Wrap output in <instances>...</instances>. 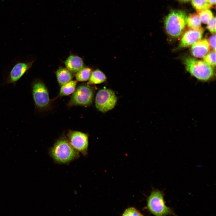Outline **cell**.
<instances>
[{
	"instance_id": "cell-14",
	"label": "cell",
	"mask_w": 216,
	"mask_h": 216,
	"mask_svg": "<svg viewBox=\"0 0 216 216\" xmlns=\"http://www.w3.org/2000/svg\"><path fill=\"white\" fill-rule=\"evenodd\" d=\"M106 79L104 73L99 69H96L92 72L88 83V84H100L104 82Z\"/></svg>"
},
{
	"instance_id": "cell-20",
	"label": "cell",
	"mask_w": 216,
	"mask_h": 216,
	"mask_svg": "<svg viewBox=\"0 0 216 216\" xmlns=\"http://www.w3.org/2000/svg\"><path fill=\"white\" fill-rule=\"evenodd\" d=\"M203 61L213 68L216 65V52H209L203 58Z\"/></svg>"
},
{
	"instance_id": "cell-8",
	"label": "cell",
	"mask_w": 216,
	"mask_h": 216,
	"mask_svg": "<svg viewBox=\"0 0 216 216\" xmlns=\"http://www.w3.org/2000/svg\"><path fill=\"white\" fill-rule=\"evenodd\" d=\"M68 136L72 146L78 152L86 155L88 146L87 135L81 132L70 130L68 134Z\"/></svg>"
},
{
	"instance_id": "cell-10",
	"label": "cell",
	"mask_w": 216,
	"mask_h": 216,
	"mask_svg": "<svg viewBox=\"0 0 216 216\" xmlns=\"http://www.w3.org/2000/svg\"><path fill=\"white\" fill-rule=\"evenodd\" d=\"M203 32L204 29L202 28L197 30L190 29L187 31L182 36L179 46L185 48L191 46L201 39Z\"/></svg>"
},
{
	"instance_id": "cell-3",
	"label": "cell",
	"mask_w": 216,
	"mask_h": 216,
	"mask_svg": "<svg viewBox=\"0 0 216 216\" xmlns=\"http://www.w3.org/2000/svg\"><path fill=\"white\" fill-rule=\"evenodd\" d=\"M54 160L60 164H66L77 158L78 152L71 145L69 141L64 138L58 140L50 150Z\"/></svg>"
},
{
	"instance_id": "cell-7",
	"label": "cell",
	"mask_w": 216,
	"mask_h": 216,
	"mask_svg": "<svg viewBox=\"0 0 216 216\" xmlns=\"http://www.w3.org/2000/svg\"><path fill=\"white\" fill-rule=\"evenodd\" d=\"M32 94L35 104L38 109H43L48 106L50 99L47 89L44 84L39 80L33 82Z\"/></svg>"
},
{
	"instance_id": "cell-5",
	"label": "cell",
	"mask_w": 216,
	"mask_h": 216,
	"mask_svg": "<svg viewBox=\"0 0 216 216\" xmlns=\"http://www.w3.org/2000/svg\"><path fill=\"white\" fill-rule=\"evenodd\" d=\"M117 98L112 90L103 88L97 92L95 98V105L99 111L106 112L112 109L116 105Z\"/></svg>"
},
{
	"instance_id": "cell-24",
	"label": "cell",
	"mask_w": 216,
	"mask_h": 216,
	"mask_svg": "<svg viewBox=\"0 0 216 216\" xmlns=\"http://www.w3.org/2000/svg\"><path fill=\"white\" fill-rule=\"evenodd\" d=\"M207 2L211 5H215L216 4V0H206Z\"/></svg>"
},
{
	"instance_id": "cell-22",
	"label": "cell",
	"mask_w": 216,
	"mask_h": 216,
	"mask_svg": "<svg viewBox=\"0 0 216 216\" xmlns=\"http://www.w3.org/2000/svg\"><path fill=\"white\" fill-rule=\"evenodd\" d=\"M207 28L212 34H215L216 32V18L213 17L208 22Z\"/></svg>"
},
{
	"instance_id": "cell-13",
	"label": "cell",
	"mask_w": 216,
	"mask_h": 216,
	"mask_svg": "<svg viewBox=\"0 0 216 216\" xmlns=\"http://www.w3.org/2000/svg\"><path fill=\"white\" fill-rule=\"evenodd\" d=\"M58 82L60 86H62L71 81L73 78V75L69 70L65 68H60L56 73Z\"/></svg>"
},
{
	"instance_id": "cell-17",
	"label": "cell",
	"mask_w": 216,
	"mask_h": 216,
	"mask_svg": "<svg viewBox=\"0 0 216 216\" xmlns=\"http://www.w3.org/2000/svg\"><path fill=\"white\" fill-rule=\"evenodd\" d=\"M92 73V69L89 68H83L77 72L75 77L80 82L86 81L89 79Z\"/></svg>"
},
{
	"instance_id": "cell-1",
	"label": "cell",
	"mask_w": 216,
	"mask_h": 216,
	"mask_svg": "<svg viewBox=\"0 0 216 216\" xmlns=\"http://www.w3.org/2000/svg\"><path fill=\"white\" fill-rule=\"evenodd\" d=\"M187 17L186 13L184 10L171 11L165 20V26L167 33L172 38L179 37L184 30Z\"/></svg>"
},
{
	"instance_id": "cell-12",
	"label": "cell",
	"mask_w": 216,
	"mask_h": 216,
	"mask_svg": "<svg viewBox=\"0 0 216 216\" xmlns=\"http://www.w3.org/2000/svg\"><path fill=\"white\" fill-rule=\"evenodd\" d=\"M64 64L67 69L73 72H76L84 68L82 58L76 55L69 56L65 61Z\"/></svg>"
},
{
	"instance_id": "cell-25",
	"label": "cell",
	"mask_w": 216,
	"mask_h": 216,
	"mask_svg": "<svg viewBox=\"0 0 216 216\" xmlns=\"http://www.w3.org/2000/svg\"><path fill=\"white\" fill-rule=\"evenodd\" d=\"M178 0L180 2H189L191 0Z\"/></svg>"
},
{
	"instance_id": "cell-15",
	"label": "cell",
	"mask_w": 216,
	"mask_h": 216,
	"mask_svg": "<svg viewBox=\"0 0 216 216\" xmlns=\"http://www.w3.org/2000/svg\"><path fill=\"white\" fill-rule=\"evenodd\" d=\"M201 22L198 14L194 13L188 16L186 25L190 29L197 30L202 28Z\"/></svg>"
},
{
	"instance_id": "cell-2",
	"label": "cell",
	"mask_w": 216,
	"mask_h": 216,
	"mask_svg": "<svg viewBox=\"0 0 216 216\" xmlns=\"http://www.w3.org/2000/svg\"><path fill=\"white\" fill-rule=\"evenodd\" d=\"M164 192L154 189L147 199V208L151 214L157 216L176 215L173 209L167 206Z\"/></svg>"
},
{
	"instance_id": "cell-19",
	"label": "cell",
	"mask_w": 216,
	"mask_h": 216,
	"mask_svg": "<svg viewBox=\"0 0 216 216\" xmlns=\"http://www.w3.org/2000/svg\"><path fill=\"white\" fill-rule=\"evenodd\" d=\"M197 12L201 22L204 24H207L213 17L212 12L209 9L198 11Z\"/></svg>"
},
{
	"instance_id": "cell-4",
	"label": "cell",
	"mask_w": 216,
	"mask_h": 216,
	"mask_svg": "<svg viewBox=\"0 0 216 216\" xmlns=\"http://www.w3.org/2000/svg\"><path fill=\"white\" fill-rule=\"evenodd\" d=\"M186 70L193 76L202 81H206L214 74L213 68L203 61L190 57L184 61Z\"/></svg>"
},
{
	"instance_id": "cell-11",
	"label": "cell",
	"mask_w": 216,
	"mask_h": 216,
	"mask_svg": "<svg viewBox=\"0 0 216 216\" xmlns=\"http://www.w3.org/2000/svg\"><path fill=\"white\" fill-rule=\"evenodd\" d=\"M190 52L194 57L203 58L210 51V47L207 39H201L191 46Z\"/></svg>"
},
{
	"instance_id": "cell-21",
	"label": "cell",
	"mask_w": 216,
	"mask_h": 216,
	"mask_svg": "<svg viewBox=\"0 0 216 216\" xmlns=\"http://www.w3.org/2000/svg\"><path fill=\"white\" fill-rule=\"evenodd\" d=\"M122 216H143L140 212L134 207H130L124 211Z\"/></svg>"
},
{
	"instance_id": "cell-23",
	"label": "cell",
	"mask_w": 216,
	"mask_h": 216,
	"mask_svg": "<svg viewBox=\"0 0 216 216\" xmlns=\"http://www.w3.org/2000/svg\"><path fill=\"white\" fill-rule=\"evenodd\" d=\"M210 48L213 51H216V35L213 34L210 37L208 40Z\"/></svg>"
},
{
	"instance_id": "cell-18",
	"label": "cell",
	"mask_w": 216,
	"mask_h": 216,
	"mask_svg": "<svg viewBox=\"0 0 216 216\" xmlns=\"http://www.w3.org/2000/svg\"><path fill=\"white\" fill-rule=\"evenodd\" d=\"M192 4L197 12L208 9L212 7L206 0H191Z\"/></svg>"
},
{
	"instance_id": "cell-6",
	"label": "cell",
	"mask_w": 216,
	"mask_h": 216,
	"mask_svg": "<svg viewBox=\"0 0 216 216\" xmlns=\"http://www.w3.org/2000/svg\"><path fill=\"white\" fill-rule=\"evenodd\" d=\"M93 89L88 86H79L74 92L68 105L87 106L92 103L94 96Z\"/></svg>"
},
{
	"instance_id": "cell-16",
	"label": "cell",
	"mask_w": 216,
	"mask_h": 216,
	"mask_svg": "<svg viewBox=\"0 0 216 216\" xmlns=\"http://www.w3.org/2000/svg\"><path fill=\"white\" fill-rule=\"evenodd\" d=\"M76 84V81L71 80L62 86L60 91V96L68 95L73 93L75 90Z\"/></svg>"
},
{
	"instance_id": "cell-9",
	"label": "cell",
	"mask_w": 216,
	"mask_h": 216,
	"mask_svg": "<svg viewBox=\"0 0 216 216\" xmlns=\"http://www.w3.org/2000/svg\"><path fill=\"white\" fill-rule=\"evenodd\" d=\"M33 62V61H32L16 63L11 69L5 84H12L15 86L17 82L28 72Z\"/></svg>"
}]
</instances>
